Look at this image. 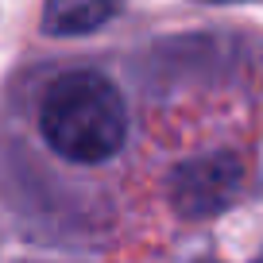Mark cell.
<instances>
[{"mask_svg":"<svg viewBox=\"0 0 263 263\" xmlns=\"http://www.w3.org/2000/svg\"><path fill=\"white\" fill-rule=\"evenodd\" d=\"M39 128L70 163H105L120 151L128 116L112 82L89 70H74L50 82L39 108Z\"/></svg>","mask_w":263,"mask_h":263,"instance_id":"6da1fadb","label":"cell"},{"mask_svg":"<svg viewBox=\"0 0 263 263\" xmlns=\"http://www.w3.org/2000/svg\"><path fill=\"white\" fill-rule=\"evenodd\" d=\"M255 263H263V255H259V259H255Z\"/></svg>","mask_w":263,"mask_h":263,"instance_id":"277c9868","label":"cell"},{"mask_svg":"<svg viewBox=\"0 0 263 263\" xmlns=\"http://www.w3.org/2000/svg\"><path fill=\"white\" fill-rule=\"evenodd\" d=\"M240 182V171L229 159H213V163H194L182 171L178 178V201L190 213H213L217 205H224Z\"/></svg>","mask_w":263,"mask_h":263,"instance_id":"7a4b0ae2","label":"cell"},{"mask_svg":"<svg viewBox=\"0 0 263 263\" xmlns=\"http://www.w3.org/2000/svg\"><path fill=\"white\" fill-rule=\"evenodd\" d=\"M116 8V0H50L47 4V27L54 31H82L93 27Z\"/></svg>","mask_w":263,"mask_h":263,"instance_id":"3957f363","label":"cell"}]
</instances>
